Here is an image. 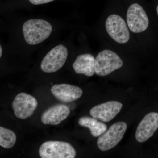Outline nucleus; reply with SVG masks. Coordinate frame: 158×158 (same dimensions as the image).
Segmentation results:
<instances>
[{"label":"nucleus","mask_w":158,"mask_h":158,"mask_svg":"<svg viewBox=\"0 0 158 158\" xmlns=\"http://www.w3.org/2000/svg\"><path fill=\"white\" fill-rule=\"evenodd\" d=\"M23 31L26 42L30 45H36L49 37L52 26L43 19H31L23 24Z\"/></svg>","instance_id":"f257e3e1"},{"label":"nucleus","mask_w":158,"mask_h":158,"mask_svg":"<svg viewBox=\"0 0 158 158\" xmlns=\"http://www.w3.org/2000/svg\"><path fill=\"white\" fill-rule=\"evenodd\" d=\"M39 152L42 158H74L76 156L73 146L63 141L44 142L40 147Z\"/></svg>","instance_id":"f03ea898"},{"label":"nucleus","mask_w":158,"mask_h":158,"mask_svg":"<svg viewBox=\"0 0 158 158\" xmlns=\"http://www.w3.org/2000/svg\"><path fill=\"white\" fill-rule=\"evenodd\" d=\"M123 62L118 55L110 50L99 53L95 60V73L99 76H106L121 68Z\"/></svg>","instance_id":"7ed1b4c3"},{"label":"nucleus","mask_w":158,"mask_h":158,"mask_svg":"<svg viewBox=\"0 0 158 158\" xmlns=\"http://www.w3.org/2000/svg\"><path fill=\"white\" fill-rule=\"evenodd\" d=\"M127 126L124 122H116L99 137L97 146L102 151H106L115 147L124 136Z\"/></svg>","instance_id":"20e7f679"},{"label":"nucleus","mask_w":158,"mask_h":158,"mask_svg":"<svg viewBox=\"0 0 158 158\" xmlns=\"http://www.w3.org/2000/svg\"><path fill=\"white\" fill-rule=\"evenodd\" d=\"M68 50L62 44L52 49L44 58L40 68L44 72L52 73L56 72L65 64L68 57Z\"/></svg>","instance_id":"39448f33"},{"label":"nucleus","mask_w":158,"mask_h":158,"mask_svg":"<svg viewBox=\"0 0 158 158\" xmlns=\"http://www.w3.org/2000/svg\"><path fill=\"white\" fill-rule=\"evenodd\" d=\"M106 27L109 35L120 44L127 42L130 33L124 20L117 15H111L107 19Z\"/></svg>","instance_id":"423d86ee"},{"label":"nucleus","mask_w":158,"mask_h":158,"mask_svg":"<svg viewBox=\"0 0 158 158\" xmlns=\"http://www.w3.org/2000/svg\"><path fill=\"white\" fill-rule=\"evenodd\" d=\"M37 106L38 102L34 97L23 92L16 95L12 104L15 115L22 119L32 116Z\"/></svg>","instance_id":"0eeeda50"},{"label":"nucleus","mask_w":158,"mask_h":158,"mask_svg":"<svg viewBox=\"0 0 158 158\" xmlns=\"http://www.w3.org/2000/svg\"><path fill=\"white\" fill-rule=\"evenodd\" d=\"M127 21L130 30L135 33L144 32L149 25V20L146 12L138 4L130 6L127 14Z\"/></svg>","instance_id":"6e6552de"},{"label":"nucleus","mask_w":158,"mask_h":158,"mask_svg":"<svg viewBox=\"0 0 158 158\" xmlns=\"http://www.w3.org/2000/svg\"><path fill=\"white\" fill-rule=\"evenodd\" d=\"M158 128V113L151 112L145 115L139 123L135 133V138L142 143L153 135Z\"/></svg>","instance_id":"1a4fd4ad"},{"label":"nucleus","mask_w":158,"mask_h":158,"mask_svg":"<svg viewBox=\"0 0 158 158\" xmlns=\"http://www.w3.org/2000/svg\"><path fill=\"white\" fill-rule=\"evenodd\" d=\"M123 104L115 101L97 105L90 111V116L98 120L108 122L113 119L121 111Z\"/></svg>","instance_id":"9d476101"},{"label":"nucleus","mask_w":158,"mask_h":158,"mask_svg":"<svg viewBox=\"0 0 158 158\" xmlns=\"http://www.w3.org/2000/svg\"><path fill=\"white\" fill-rule=\"evenodd\" d=\"M51 92L59 100L69 103L80 98L83 94V90L77 86L62 84L56 85L51 88Z\"/></svg>","instance_id":"9b49d317"},{"label":"nucleus","mask_w":158,"mask_h":158,"mask_svg":"<svg viewBox=\"0 0 158 158\" xmlns=\"http://www.w3.org/2000/svg\"><path fill=\"white\" fill-rule=\"evenodd\" d=\"M70 113V109L66 105H54L43 113L41 116V121L44 124L57 125L66 119Z\"/></svg>","instance_id":"f8f14e48"},{"label":"nucleus","mask_w":158,"mask_h":158,"mask_svg":"<svg viewBox=\"0 0 158 158\" xmlns=\"http://www.w3.org/2000/svg\"><path fill=\"white\" fill-rule=\"evenodd\" d=\"M95 60L91 54H82L77 57L73 64V67L76 73L91 77L95 73Z\"/></svg>","instance_id":"ddd939ff"},{"label":"nucleus","mask_w":158,"mask_h":158,"mask_svg":"<svg viewBox=\"0 0 158 158\" xmlns=\"http://www.w3.org/2000/svg\"><path fill=\"white\" fill-rule=\"evenodd\" d=\"M79 124L83 127L88 128L90 130L91 135L93 137H97L106 131V125L94 117L83 116L79 119Z\"/></svg>","instance_id":"4468645a"},{"label":"nucleus","mask_w":158,"mask_h":158,"mask_svg":"<svg viewBox=\"0 0 158 158\" xmlns=\"http://www.w3.org/2000/svg\"><path fill=\"white\" fill-rule=\"evenodd\" d=\"M16 141V136L14 132L7 128L0 127V145L9 149L14 146Z\"/></svg>","instance_id":"2eb2a0df"},{"label":"nucleus","mask_w":158,"mask_h":158,"mask_svg":"<svg viewBox=\"0 0 158 158\" xmlns=\"http://www.w3.org/2000/svg\"><path fill=\"white\" fill-rule=\"evenodd\" d=\"M29 1L33 5H38L49 3L54 0H29Z\"/></svg>","instance_id":"dca6fc26"},{"label":"nucleus","mask_w":158,"mask_h":158,"mask_svg":"<svg viewBox=\"0 0 158 158\" xmlns=\"http://www.w3.org/2000/svg\"><path fill=\"white\" fill-rule=\"evenodd\" d=\"M0 57H2V49L1 46H0Z\"/></svg>","instance_id":"f3484780"},{"label":"nucleus","mask_w":158,"mask_h":158,"mask_svg":"<svg viewBox=\"0 0 158 158\" xmlns=\"http://www.w3.org/2000/svg\"><path fill=\"white\" fill-rule=\"evenodd\" d=\"M157 14L158 15V6H157Z\"/></svg>","instance_id":"a211bd4d"}]
</instances>
